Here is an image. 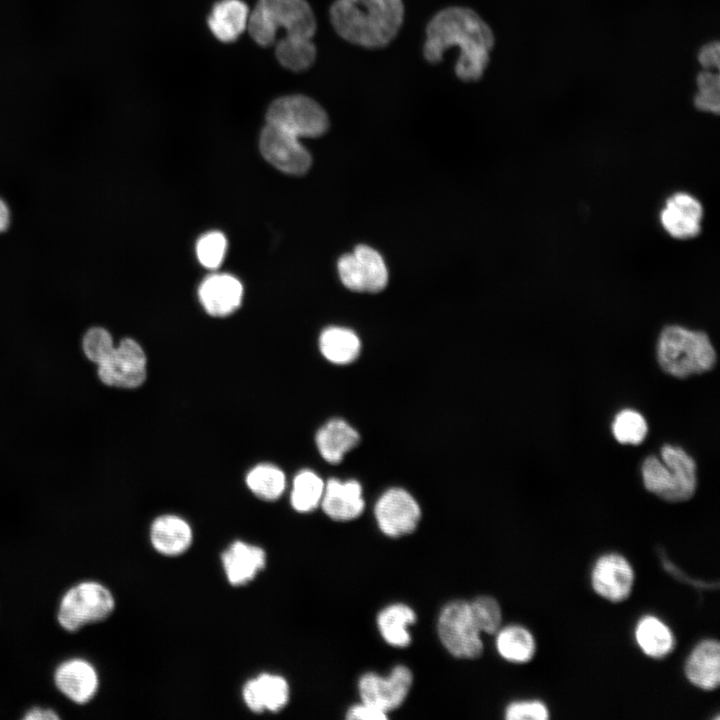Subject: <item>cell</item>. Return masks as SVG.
<instances>
[{
  "label": "cell",
  "mask_w": 720,
  "mask_h": 720,
  "mask_svg": "<svg viewBox=\"0 0 720 720\" xmlns=\"http://www.w3.org/2000/svg\"><path fill=\"white\" fill-rule=\"evenodd\" d=\"M494 44L493 30L474 9L453 5L438 10L426 23L422 55L427 63L436 65L445 51L457 48L455 76L473 83L483 77Z\"/></svg>",
  "instance_id": "6da1fadb"
},
{
  "label": "cell",
  "mask_w": 720,
  "mask_h": 720,
  "mask_svg": "<svg viewBox=\"0 0 720 720\" xmlns=\"http://www.w3.org/2000/svg\"><path fill=\"white\" fill-rule=\"evenodd\" d=\"M404 19L403 0H334L329 8L335 33L351 45L370 50L390 45Z\"/></svg>",
  "instance_id": "7a4b0ae2"
},
{
  "label": "cell",
  "mask_w": 720,
  "mask_h": 720,
  "mask_svg": "<svg viewBox=\"0 0 720 720\" xmlns=\"http://www.w3.org/2000/svg\"><path fill=\"white\" fill-rule=\"evenodd\" d=\"M657 358L663 371L685 378L711 370L716 353L706 333L671 325L660 334Z\"/></svg>",
  "instance_id": "3957f363"
},
{
  "label": "cell",
  "mask_w": 720,
  "mask_h": 720,
  "mask_svg": "<svg viewBox=\"0 0 720 720\" xmlns=\"http://www.w3.org/2000/svg\"><path fill=\"white\" fill-rule=\"evenodd\" d=\"M247 28L258 44L268 46L279 28L285 30V36L313 39L317 22L306 0H259L249 14Z\"/></svg>",
  "instance_id": "277c9868"
},
{
  "label": "cell",
  "mask_w": 720,
  "mask_h": 720,
  "mask_svg": "<svg viewBox=\"0 0 720 720\" xmlns=\"http://www.w3.org/2000/svg\"><path fill=\"white\" fill-rule=\"evenodd\" d=\"M660 461L648 456L642 464L645 488L669 502L689 500L696 489V463L682 448L664 445Z\"/></svg>",
  "instance_id": "5b68a950"
},
{
  "label": "cell",
  "mask_w": 720,
  "mask_h": 720,
  "mask_svg": "<svg viewBox=\"0 0 720 720\" xmlns=\"http://www.w3.org/2000/svg\"><path fill=\"white\" fill-rule=\"evenodd\" d=\"M440 642L454 657L475 659L481 656L484 646L469 605V601L453 600L441 609L437 619Z\"/></svg>",
  "instance_id": "8992f818"
},
{
  "label": "cell",
  "mask_w": 720,
  "mask_h": 720,
  "mask_svg": "<svg viewBox=\"0 0 720 720\" xmlns=\"http://www.w3.org/2000/svg\"><path fill=\"white\" fill-rule=\"evenodd\" d=\"M114 607V598L105 586L82 582L69 589L62 598L58 621L64 629L74 632L86 624L103 621Z\"/></svg>",
  "instance_id": "52a82bcc"
},
{
  "label": "cell",
  "mask_w": 720,
  "mask_h": 720,
  "mask_svg": "<svg viewBox=\"0 0 720 720\" xmlns=\"http://www.w3.org/2000/svg\"><path fill=\"white\" fill-rule=\"evenodd\" d=\"M268 124L277 126L294 136L318 137L329 128V118L323 107L305 95H290L275 100L267 110Z\"/></svg>",
  "instance_id": "ba28073f"
},
{
  "label": "cell",
  "mask_w": 720,
  "mask_h": 720,
  "mask_svg": "<svg viewBox=\"0 0 720 720\" xmlns=\"http://www.w3.org/2000/svg\"><path fill=\"white\" fill-rule=\"evenodd\" d=\"M146 364L147 358L140 344L132 338H124L97 366V375L107 386L134 389L146 379Z\"/></svg>",
  "instance_id": "9c48e42d"
},
{
  "label": "cell",
  "mask_w": 720,
  "mask_h": 720,
  "mask_svg": "<svg viewBox=\"0 0 720 720\" xmlns=\"http://www.w3.org/2000/svg\"><path fill=\"white\" fill-rule=\"evenodd\" d=\"M413 683V673L405 665H396L387 676L367 672L358 680L361 701L386 713L400 707Z\"/></svg>",
  "instance_id": "30bf717a"
},
{
  "label": "cell",
  "mask_w": 720,
  "mask_h": 720,
  "mask_svg": "<svg viewBox=\"0 0 720 720\" xmlns=\"http://www.w3.org/2000/svg\"><path fill=\"white\" fill-rule=\"evenodd\" d=\"M374 515L380 531L391 538L414 532L421 519L415 498L402 488H390L377 500Z\"/></svg>",
  "instance_id": "8fae6325"
},
{
  "label": "cell",
  "mask_w": 720,
  "mask_h": 720,
  "mask_svg": "<svg viewBox=\"0 0 720 720\" xmlns=\"http://www.w3.org/2000/svg\"><path fill=\"white\" fill-rule=\"evenodd\" d=\"M259 145L263 157L285 173L300 175L310 168L311 156L299 138L277 126L266 124Z\"/></svg>",
  "instance_id": "7c38bea8"
},
{
  "label": "cell",
  "mask_w": 720,
  "mask_h": 720,
  "mask_svg": "<svg viewBox=\"0 0 720 720\" xmlns=\"http://www.w3.org/2000/svg\"><path fill=\"white\" fill-rule=\"evenodd\" d=\"M634 573L630 563L621 555L600 557L592 571V586L603 598L619 602L631 593Z\"/></svg>",
  "instance_id": "4fadbf2b"
},
{
  "label": "cell",
  "mask_w": 720,
  "mask_h": 720,
  "mask_svg": "<svg viewBox=\"0 0 720 720\" xmlns=\"http://www.w3.org/2000/svg\"><path fill=\"white\" fill-rule=\"evenodd\" d=\"M703 207L692 195L677 192L670 196L660 212L664 230L673 238L690 239L701 231Z\"/></svg>",
  "instance_id": "5bb4252c"
},
{
  "label": "cell",
  "mask_w": 720,
  "mask_h": 720,
  "mask_svg": "<svg viewBox=\"0 0 720 720\" xmlns=\"http://www.w3.org/2000/svg\"><path fill=\"white\" fill-rule=\"evenodd\" d=\"M242 698L253 713H275L288 704L290 687L284 677L264 673L246 682L242 689Z\"/></svg>",
  "instance_id": "9a60e30c"
},
{
  "label": "cell",
  "mask_w": 720,
  "mask_h": 720,
  "mask_svg": "<svg viewBox=\"0 0 720 720\" xmlns=\"http://www.w3.org/2000/svg\"><path fill=\"white\" fill-rule=\"evenodd\" d=\"M323 512L335 521H350L358 518L365 508L362 487L355 480L341 482L331 478L324 487L320 502Z\"/></svg>",
  "instance_id": "2e32d148"
},
{
  "label": "cell",
  "mask_w": 720,
  "mask_h": 720,
  "mask_svg": "<svg viewBox=\"0 0 720 720\" xmlns=\"http://www.w3.org/2000/svg\"><path fill=\"white\" fill-rule=\"evenodd\" d=\"M221 561L228 582L242 586L265 568L267 557L263 548L238 540L222 553Z\"/></svg>",
  "instance_id": "e0dca14e"
},
{
  "label": "cell",
  "mask_w": 720,
  "mask_h": 720,
  "mask_svg": "<svg viewBox=\"0 0 720 720\" xmlns=\"http://www.w3.org/2000/svg\"><path fill=\"white\" fill-rule=\"evenodd\" d=\"M243 287L229 274L207 277L199 287V299L206 312L215 317L233 313L241 304Z\"/></svg>",
  "instance_id": "ac0fdd59"
},
{
  "label": "cell",
  "mask_w": 720,
  "mask_h": 720,
  "mask_svg": "<svg viewBox=\"0 0 720 720\" xmlns=\"http://www.w3.org/2000/svg\"><path fill=\"white\" fill-rule=\"evenodd\" d=\"M150 541L154 550L159 554L176 557L184 554L191 547L193 531L183 518L165 514L152 522Z\"/></svg>",
  "instance_id": "d6986e66"
},
{
  "label": "cell",
  "mask_w": 720,
  "mask_h": 720,
  "mask_svg": "<svg viewBox=\"0 0 720 720\" xmlns=\"http://www.w3.org/2000/svg\"><path fill=\"white\" fill-rule=\"evenodd\" d=\"M58 689L76 703L88 702L98 688L94 667L83 659H71L62 663L55 672Z\"/></svg>",
  "instance_id": "ffe728a7"
},
{
  "label": "cell",
  "mask_w": 720,
  "mask_h": 720,
  "mask_svg": "<svg viewBox=\"0 0 720 720\" xmlns=\"http://www.w3.org/2000/svg\"><path fill=\"white\" fill-rule=\"evenodd\" d=\"M685 674L695 686L713 690L720 682V645L716 640H704L690 654Z\"/></svg>",
  "instance_id": "44dd1931"
},
{
  "label": "cell",
  "mask_w": 720,
  "mask_h": 720,
  "mask_svg": "<svg viewBox=\"0 0 720 720\" xmlns=\"http://www.w3.org/2000/svg\"><path fill=\"white\" fill-rule=\"evenodd\" d=\"M315 440L321 456L331 464H338L359 443L360 436L346 421L332 419L319 429Z\"/></svg>",
  "instance_id": "7402d4cb"
},
{
  "label": "cell",
  "mask_w": 720,
  "mask_h": 720,
  "mask_svg": "<svg viewBox=\"0 0 720 720\" xmlns=\"http://www.w3.org/2000/svg\"><path fill=\"white\" fill-rule=\"evenodd\" d=\"M417 620L415 611L407 604L393 603L377 615L376 623L382 639L390 646L405 648L412 638L409 627Z\"/></svg>",
  "instance_id": "603a6c76"
},
{
  "label": "cell",
  "mask_w": 720,
  "mask_h": 720,
  "mask_svg": "<svg viewBox=\"0 0 720 720\" xmlns=\"http://www.w3.org/2000/svg\"><path fill=\"white\" fill-rule=\"evenodd\" d=\"M248 18V7L241 0H221L214 5L208 25L218 40L232 42L247 28Z\"/></svg>",
  "instance_id": "cb8c5ba5"
},
{
  "label": "cell",
  "mask_w": 720,
  "mask_h": 720,
  "mask_svg": "<svg viewBox=\"0 0 720 720\" xmlns=\"http://www.w3.org/2000/svg\"><path fill=\"white\" fill-rule=\"evenodd\" d=\"M319 346L323 356L334 364H348L357 359L361 342L357 334L344 327H328L320 335Z\"/></svg>",
  "instance_id": "d4e9b609"
},
{
  "label": "cell",
  "mask_w": 720,
  "mask_h": 720,
  "mask_svg": "<svg viewBox=\"0 0 720 720\" xmlns=\"http://www.w3.org/2000/svg\"><path fill=\"white\" fill-rule=\"evenodd\" d=\"M635 637L642 651L653 658L668 655L674 647L671 630L654 616H645L638 622Z\"/></svg>",
  "instance_id": "484cf974"
},
{
  "label": "cell",
  "mask_w": 720,
  "mask_h": 720,
  "mask_svg": "<svg viewBox=\"0 0 720 720\" xmlns=\"http://www.w3.org/2000/svg\"><path fill=\"white\" fill-rule=\"evenodd\" d=\"M496 633V648L505 660L512 663H526L534 656L535 640L527 629L511 625L500 628Z\"/></svg>",
  "instance_id": "4316f807"
},
{
  "label": "cell",
  "mask_w": 720,
  "mask_h": 720,
  "mask_svg": "<svg viewBox=\"0 0 720 720\" xmlns=\"http://www.w3.org/2000/svg\"><path fill=\"white\" fill-rule=\"evenodd\" d=\"M317 49L313 39L284 36L276 46V57L285 68L301 72L315 62Z\"/></svg>",
  "instance_id": "83f0119b"
},
{
  "label": "cell",
  "mask_w": 720,
  "mask_h": 720,
  "mask_svg": "<svg viewBox=\"0 0 720 720\" xmlns=\"http://www.w3.org/2000/svg\"><path fill=\"white\" fill-rule=\"evenodd\" d=\"M353 254L363 282L364 292L376 293L388 282V271L382 256L367 245H358Z\"/></svg>",
  "instance_id": "f1b7e54d"
},
{
  "label": "cell",
  "mask_w": 720,
  "mask_h": 720,
  "mask_svg": "<svg viewBox=\"0 0 720 720\" xmlns=\"http://www.w3.org/2000/svg\"><path fill=\"white\" fill-rule=\"evenodd\" d=\"M246 484L255 496L266 501H274L283 494L286 479L278 467L272 464H259L248 472Z\"/></svg>",
  "instance_id": "f546056e"
},
{
  "label": "cell",
  "mask_w": 720,
  "mask_h": 720,
  "mask_svg": "<svg viewBox=\"0 0 720 720\" xmlns=\"http://www.w3.org/2000/svg\"><path fill=\"white\" fill-rule=\"evenodd\" d=\"M325 484L311 470L300 471L293 480L290 501L292 507L301 513L315 510L321 502Z\"/></svg>",
  "instance_id": "4dcf8cb0"
},
{
  "label": "cell",
  "mask_w": 720,
  "mask_h": 720,
  "mask_svg": "<svg viewBox=\"0 0 720 720\" xmlns=\"http://www.w3.org/2000/svg\"><path fill=\"white\" fill-rule=\"evenodd\" d=\"M612 431L618 442L637 445L645 439L648 427L640 413L625 409L615 416Z\"/></svg>",
  "instance_id": "1f68e13d"
},
{
  "label": "cell",
  "mask_w": 720,
  "mask_h": 720,
  "mask_svg": "<svg viewBox=\"0 0 720 720\" xmlns=\"http://www.w3.org/2000/svg\"><path fill=\"white\" fill-rule=\"evenodd\" d=\"M473 619L481 633L494 634L501 628L502 612L496 599L478 596L469 601Z\"/></svg>",
  "instance_id": "d6a6232c"
},
{
  "label": "cell",
  "mask_w": 720,
  "mask_h": 720,
  "mask_svg": "<svg viewBox=\"0 0 720 720\" xmlns=\"http://www.w3.org/2000/svg\"><path fill=\"white\" fill-rule=\"evenodd\" d=\"M81 347L85 357L98 366L111 355L115 345L107 329L93 326L84 333Z\"/></svg>",
  "instance_id": "836d02e7"
},
{
  "label": "cell",
  "mask_w": 720,
  "mask_h": 720,
  "mask_svg": "<svg viewBox=\"0 0 720 720\" xmlns=\"http://www.w3.org/2000/svg\"><path fill=\"white\" fill-rule=\"evenodd\" d=\"M227 249L225 236L213 231L203 235L197 242L196 253L200 263L210 269H215L222 263Z\"/></svg>",
  "instance_id": "e575fe53"
},
{
  "label": "cell",
  "mask_w": 720,
  "mask_h": 720,
  "mask_svg": "<svg viewBox=\"0 0 720 720\" xmlns=\"http://www.w3.org/2000/svg\"><path fill=\"white\" fill-rule=\"evenodd\" d=\"M719 75L716 72L703 71L697 77L698 92L694 98L695 106L704 112H719Z\"/></svg>",
  "instance_id": "d590c367"
},
{
  "label": "cell",
  "mask_w": 720,
  "mask_h": 720,
  "mask_svg": "<svg viewBox=\"0 0 720 720\" xmlns=\"http://www.w3.org/2000/svg\"><path fill=\"white\" fill-rule=\"evenodd\" d=\"M549 714L546 706L539 701H517L505 710L508 720H546Z\"/></svg>",
  "instance_id": "8d00e7d4"
},
{
  "label": "cell",
  "mask_w": 720,
  "mask_h": 720,
  "mask_svg": "<svg viewBox=\"0 0 720 720\" xmlns=\"http://www.w3.org/2000/svg\"><path fill=\"white\" fill-rule=\"evenodd\" d=\"M338 272L344 286L352 291L364 292L357 260L353 253L343 255L338 261Z\"/></svg>",
  "instance_id": "74e56055"
},
{
  "label": "cell",
  "mask_w": 720,
  "mask_h": 720,
  "mask_svg": "<svg viewBox=\"0 0 720 720\" xmlns=\"http://www.w3.org/2000/svg\"><path fill=\"white\" fill-rule=\"evenodd\" d=\"M388 713L364 702L351 706L346 713L348 720H386Z\"/></svg>",
  "instance_id": "f35d334b"
},
{
  "label": "cell",
  "mask_w": 720,
  "mask_h": 720,
  "mask_svg": "<svg viewBox=\"0 0 720 720\" xmlns=\"http://www.w3.org/2000/svg\"><path fill=\"white\" fill-rule=\"evenodd\" d=\"M698 60L705 68H718L719 43L711 42L703 46L698 54Z\"/></svg>",
  "instance_id": "ab89813d"
},
{
  "label": "cell",
  "mask_w": 720,
  "mask_h": 720,
  "mask_svg": "<svg viewBox=\"0 0 720 720\" xmlns=\"http://www.w3.org/2000/svg\"><path fill=\"white\" fill-rule=\"evenodd\" d=\"M24 719L27 720H50V719H59V716L57 713H55L53 710L50 709H42V708H33L27 712V714L24 716Z\"/></svg>",
  "instance_id": "60d3db41"
},
{
  "label": "cell",
  "mask_w": 720,
  "mask_h": 720,
  "mask_svg": "<svg viewBox=\"0 0 720 720\" xmlns=\"http://www.w3.org/2000/svg\"><path fill=\"white\" fill-rule=\"evenodd\" d=\"M11 223V211L4 199L0 197V233L5 232Z\"/></svg>",
  "instance_id": "b9f144b4"
}]
</instances>
